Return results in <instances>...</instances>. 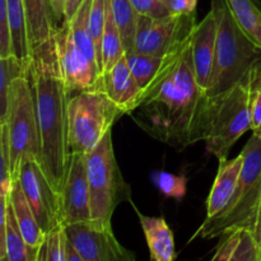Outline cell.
I'll return each instance as SVG.
<instances>
[{
	"mask_svg": "<svg viewBox=\"0 0 261 261\" xmlns=\"http://www.w3.org/2000/svg\"><path fill=\"white\" fill-rule=\"evenodd\" d=\"M196 24V13L171 14L158 19L139 15L133 51L154 56L168 55L190 40Z\"/></svg>",
	"mask_w": 261,
	"mask_h": 261,
	"instance_id": "9",
	"label": "cell"
},
{
	"mask_svg": "<svg viewBox=\"0 0 261 261\" xmlns=\"http://www.w3.org/2000/svg\"><path fill=\"white\" fill-rule=\"evenodd\" d=\"M261 68L252 71L231 91L212 97V115L209 132L204 140L206 150L219 162L227 161L237 140L251 130L252 84Z\"/></svg>",
	"mask_w": 261,
	"mask_h": 261,
	"instance_id": "6",
	"label": "cell"
},
{
	"mask_svg": "<svg viewBox=\"0 0 261 261\" xmlns=\"http://www.w3.org/2000/svg\"><path fill=\"white\" fill-rule=\"evenodd\" d=\"M147 240L152 261H173L176 257L175 239L162 217H148L135 208Z\"/></svg>",
	"mask_w": 261,
	"mask_h": 261,
	"instance_id": "19",
	"label": "cell"
},
{
	"mask_svg": "<svg viewBox=\"0 0 261 261\" xmlns=\"http://www.w3.org/2000/svg\"><path fill=\"white\" fill-rule=\"evenodd\" d=\"M217 18L213 10H209L200 23L194 30L191 38V58L196 83L206 92L213 70L214 55L217 43Z\"/></svg>",
	"mask_w": 261,
	"mask_h": 261,
	"instance_id": "14",
	"label": "cell"
},
{
	"mask_svg": "<svg viewBox=\"0 0 261 261\" xmlns=\"http://www.w3.org/2000/svg\"><path fill=\"white\" fill-rule=\"evenodd\" d=\"M28 68L30 61H20L14 55L0 59V124L7 121L13 84L28 73Z\"/></svg>",
	"mask_w": 261,
	"mask_h": 261,
	"instance_id": "23",
	"label": "cell"
},
{
	"mask_svg": "<svg viewBox=\"0 0 261 261\" xmlns=\"http://www.w3.org/2000/svg\"><path fill=\"white\" fill-rule=\"evenodd\" d=\"M166 5L173 15L193 14L196 13L198 0H167Z\"/></svg>",
	"mask_w": 261,
	"mask_h": 261,
	"instance_id": "32",
	"label": "cell"
},
{
	"mask_svg": "<svg viewBox=\"0 0 261 261\" xmlns=\"http://www.w3.org/2000/svg\"><path fill=\"white\" fill-rule=\"evenodd\" d=\"M229 261H261V249L251 232L242 229L241 239Z\"/></svg>",
	"mask_w": 261,
	"mask_h": 261,
	"instance_id": "28",
	"label": "cell"
},
{
	"mask_svg": "<svg viewBox=\"0 0 261 261\" xmlns=\"http://www.w3.org/2000/svg\"><path fill=\"white\" fill-rule=\"evenodd\" d=\"M242 32L261 50V9L259 0H226Z\"/></svg>",
	"mask_w": 261,
	"mask_h": 261,
	"instance_id": "22",
	"label": "cell"
},
{
	"mask_svg": "<svg viewBox=\"0 0 261 261\" xmlns=\"http://www.w3.org/2000/svg\"><path fill=\"white\" fill-rule=\"evenodd\" d=\"M41 135L42 166L60 194L68 172V106L71 93L64 79L55 36L33 48L28 69Z\"/></svg>",
	"mask_w": 261,
	"mask_h": 261,
	"instance_id": "2",
	"label": "cell"
},
{
	"mask_svg": "<svg viewBox=\"0 0 261 261\" xmlns=\"http://www.w3.org/2000/svg\"><path fill=\"white\" fill-rule=\"evenodd\" d=\"M36 254L23 240L7 196L0 200V261H35Z\"/></svg>",
	"mask_w": 261,
	"mask_h": 261,
	"instance_id": "17",
	"label": "cell"
},
{
	"mask_svg": "<svg viewBox=\"0 0 261 261\" xmlns=\"http://www.w3.org/2000/svg\"><path fill=\"white\" fill-rule=\"evenodd\" d=\"M112 15L121 35L125 53L133 50L137 33L139 14L134 9L130 0H110Z\"/></svg>",
	"mask_w": 261,
	"mask_h": 261,
	"instance_id": "25",
	"label": "cell"
},
{
	"mask_svg": "<svg viewBox=\"0 0 261 261\" xmlns=\"http://www.w3.org/2000/svg\"><path fill=\"white\" fill-rule=\"evenodd\" d=\"M251 132L261 139V71L252 84L251 92Z\"/></svg>",
	"mask_w": 261,
	"mask_h": 261,
	"instance_id": "30",
	"label": "cell"
},
{
	"mask_svg": "<svg viewBox=\"0 0 261 261\" xmlns=\"http://www.w3.org/2000/svg\"><path fill=\"white\" fill-rule=\"evenodd\" d=\"M102 89L125 115L132 114L138 106L142 91L127 65L125 55L110 70L102 74Z\"/></svg>",
	"mask_w": 261,
	"mask_h": 261,
	"instance_id": "16",
	"label": "cell"
},
{
	"mask_svg": "<svg viewBox=\"0 0 261 261\" xmlns=\"http://www.w3.org/2000/svg\"><path fill=\"white\" fill-rule=\"evenodd\" d=\"M4 124L8 126L12 177L13 181H15L25 157L38 158L42 162L40 127L28 73L18 78L13 84L9 111Z\"/></svg>",
	"mask_w": 261,
	"mask_h": 261,
	"instance_id": "8",
	"label": "cell"
},
{
	"mask_svg": "<svg viewBox=\"0 0 261 261\" xmlns=\"http://www.w3.org/2000/svg\"><path fill=\"white\" fill-rule=\"evenodd\" d=\"M8 199H9V203L14 212L15 221L19 227L23 240L32 249H38L42 245L46 233L38 224L37 219L25 199L19 180H15L13 182V188L8 195Z\"/></svg>",
	"mask_w": 261,
	"mask_h": 261,
	"instance_id": "20",
	"label": "cell"
},
{
	"mask_svg": "<svg viewBox=\"0 0 261 261\" xmlns=\"http://www.w3.org/2000/svg\"><path fill=\"white\" fill-rule=\"evenodd\" d=\"M162 2H163V3H166V2H167V0H162Z\"/></svg>",
	"mask_w": 261,
	"mask_h": 261,
	"instance_id": "37",
	"label": "cell"
},
{
	"mask_svg": "<svg viewBox=\"0 0 261 261\" xmlns=\"http://www.w3.org/2000/svg\"><path fill=\"white\" fill-rule=\"evenodd\" d=\"M17 180L42 231L47 234L56 227L63 226L60 194L51 184L38 158L23 160Z\"/></svg>",
	"mask_w": 261,
	"mask_h": 261,
	"instance_id": "10",
	"label": "cell"
},
{
	"mask_svg": "<svg viewBox=\"0 0 261 261\" xmlns=\"http://www.w3.org/2000/svg\"><path fill=\"white\" fill-rule=\"evenodd\" d=\"M65 261H86L81 256L75 247L73 246L70 241L66 237V244H65Z\"/></svg>",
	"mask_w": 261,
	"mask_h": 261,
	"instance_id": "35",
	"label": "cell"
},
{
	"mask_svg": "<svg viewBox=\"0 0 261 261\" xmlns=\"http://www.w3.org/2000/svg\"><path fill=\"white\" fill-rule=\"evenodd\" d=\"M63 226L91 222V195L86 153H71L68 172L60 190Z\"/></svg>",
	"mask_w": 261,
	"mask_h": 261,
	"instance_id": "13",
	"label": "cell"
},
{
	"mask_svg": "<svg viewBox=\"0 0 261 261\" xmlns=\"http://www.w3.org/2000/svg\"><path fill=\"white\" fill-rule=\"evenodd\" d=\"M125 55L124 45H122L121 35L119 32L114 15H112L110 0H107L106 23H105L103 35L101 42V66L102 74L110 70L122 56Z\"/></svg>",
	"mask_w": 261,
	"mask_h": 261,
	"instance_id": "24",
	"label": "cell"
},
{
	"mask_svg": "<svg viewBox=\"0 0 261 261\" xmlns=\"http://www.w3.org/2000/svg\"><path fill=\"white\" fill-rule=\"evenodd\" d=\"M66 234L64 226H59L46 234L37 249L35 261H65Z\"/></svg>",
	"mask_w": 261,
	"mask_h": 261,
	"instance_id": "26",
	"label": "cell"
},
{
	"mask_svg": "<svg viewBox=\"0 0 261 261\" xmlns=\"http://www.w3.org/2000/svg\"><path fill=\"white\" fill-rule=\"evenodd\" d=\"M60 56L64 79L71 94L102 89V73L96 63L75 45L65 22L54 33Z\"/></svg>",
	"mask_w": 261,
	"mask_h": 261,
	"instance_id": "12",
	"label": "cell"
},
{
	"mask_svg": "<svg viewBox=\"0 0 261 261\" xmlns=\"http://www.w3.org/2000/svg\"><path fill=\"white\" fill-rule=\"evenodd\" d=\"M24 5L31 48L33 51V48L53 37L59 25L56 24L48 0H24Z\"/></svg>",
	"mask_w": 261,
	"mask_h": 261,
	"instance_id": "21",
	"label": "cell"
},
{
	"mask_svg": "<svg viewBox=\"0 0 261 261\" xmlns=\"http://www.w3.org/2000/svg\"><path fill=\"white\" fill-rule=\"evenodd\" d=\"M152 181L155 188L167 198L182 199L186 194L188 180L184 176L173 175L166 171H157L152 175Z\"/></svg>",
	"mask_w": 261,
	"mask_h": 261,
	"instance_id": "27",
	"label": "cell"
},
{
	"mask_svg": "<svg viewBox=\"0 0 261 261\" xmlns=\"http://www.w3.org/2000/svg\"><path fill=\"white\" fill-rule=\"evenodd\" d=\"M244 165L239 184L229 203L217 216L205 218L190 241L211 240L232 232L251 228L261 198V139L256 135L242 149Z\"/></svg>",
	"mask_w": 261,
	"mask_h": 261,
	"instance_id": "4",
	"label": "cell"
},
{
	"mask_svg": "<svg viewBox=\"0 0 261 261\" xmlns=\"http://www.w3.org/2000/svg\"><path fill=\"white\" fill-rule=\"evenodd\" d=\"M241 231L232 232V233L222 236L221 244L217 247V251L214 254L213 259L211 261H229L232 255H233L234 250H236L237 245H239L240 239H241Z\"/></svg>",
	"mask_w": 261,
	"mask_h": 261,
	"instance_id": "31",
	"label": "cell"
},
{
	"mask_svg": "<svg viewBox=\"0 0 261 261\" xmlns=\"http://www.w3.org/2000/svg\"><path fill=\"white\" fill-rule=\"evenodd\" d=\"M84 0H68L66 2V10H65V20H70L73 18V15L75 14L76 10L79 9L82 4H83Z\"/></svg>",
	"mask_w": 261,
	"mask_h": 261,
	"instance_id": "36",
	"label": "cell"
},
{
	"mask_svg": "<svg viewBox=\"0 0 261 261\" xmlns=\"http://www.w3.org/2000/svg\"><path fill=\"white\" fill-rule=\"evenodd\" d=\"M48 2H50V7L51 10H53L56 24L60 27L64 23V20H65L66 2H68V0H48Z\"/></svg>",
	"mask_w": 261,
	"mask_h": 261,
	"instance_id": "33",
	"label": "cell"
},
{
	"mask_svg": "<svg viewBox=\"0 0 261 261\" xmlns=\"http://www.w3.org/2000/svg\"><path fill=\"white\" fill-rule=\"evenodd\" d=\"M211 9L218 24L213 70L205 92L212 98L227 93L261 68V50L242 32L226 0H212Z\"/></svg>",
	"mask_w": 261,
	"mask_h": 261,
	"instance_id": "3",
	"label": "cell"
},
{
	"mask_svg": "<svg viewBox=\"0 0 261 261\" xmlns=\"http://www.w3.org/2000/svg\"><path fill=\"white\" fill-rule=\"evenodd\" d=\"M64 229L69 241L86 261H137L134 252L117 241L112 227L91 221L70 224Z\"/></svg>",
	"mask_w": 261,
	"mask_h": 261,
	"instance_id": "11",
	"label": "cell"
},
{
	"mask_svg": "<svg viewBox=\"0 0 261 261\" xmlns=\"http://www.w3.org/2000/svg\"><path fill=\"white\" fill-rule=\"evenodd\" d=\"M244 155L240 153L231 161L219 162L218 173L206 199V218L217 216L231 200L241 175Z\"/></svg>",
	"mask_w": 261,
	"mask_h": 261,
	"instance_id": "18",
	"label": "cell"
},
{
	"mask_svg": "<svg viewBox=\"0 0 261 261\" xmlns=\"http://www.w3.org/2000/svg\"><path fill=\"white\" fill-rule=\"evenodd\" d=\"M191 38H193V36H191ZM191 38L188 42L184 43L181 47H178L177 50L172 51L166 56L148 55V54H140L133 50L125 53L126 63L134 78L137 79L138 84H139L142 96L173 68V65L180 59L181 54L191 43ZM142 96H140V98H142Z\"/></svg>",
	"mask_w": 261,
	"mask_h": 261,
	"instance_id": "15",
	"label": "cell"
},
{
	"mask_svg": "<svg viewBox=\"0 0 261 261\" xmlns=\"http://www.w3.org/2000/svg\"><path fill=\"white\" fill-rule=\"evenodd\" d=\"M92 222L112 227L115 211L121 203H132V189L117 165L112 143V130L87 154Z\"/></svg>",
	"mask_w": 261,
	"mask_h": 261,
	"instance_id": "5",
	"label": "cell"
},
{
	"mask_svg": "<svg viewBox=\"0 0 261 261\" xmlns=\"http://www.w3.org/2000/svg\"><path fill=\"white\" fill-rule=\"evenodd\" d=\"M139 15L148 18H165L171 15L166 3L162 0H130Z\"/></svg>",
	"mask_w": 261,
	"mask_h": 261,
	"instance_id": "29",
	"label": "cell"
},
{
	"mask_svg": "<svg viewBox=\"0 0 261 261\" xmlns=\"http://www.w3.org/2000/svg\"><path fill=\"white\" fill-rule=\"evenodd\" d=\"M249 232H251L255 241H256V244L259 245V247L261 249V198L259 201V206H257L256 214H255L254 222H252L251 228L249 229Z\"/></svg>",
	"mask_w": 261,
	"mask_h": 261,
	"instance_id": "34",
	"label": "cell"
},
{
	"mask_svg": "<svg viewBox=\"0 0 261 261\" xmlns=\"http://www.w3.org/2000/svg\"><path fill=\"white\" fill-rule=\"evenodd\" d=\"M211 115L212 98L196 83L190 43L129 116L148 135L182 150L206 139Z\"/></svg>",
	"mask_w": 261,
	"mask_h": 261,
	"instance_id": "1",
	"label": "cell"
},
{
	"mask_svg": "<svg viewBox=\"0 0 261 261\" xmlns=\"http://www.w3.org/2000/svg\"><path fill=\"white\" fill-rule=\"evenodd\" d=\"M124 111L103 89L71 94L68 106V143L71 153L94 149Z\"/></svg>",
	"mask_w": 261,
	"mask_h": 261,
	"instance_id": "7",
	"label": "cell"
}]
</instances>
